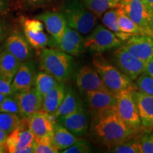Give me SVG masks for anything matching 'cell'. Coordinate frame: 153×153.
<instances>
[{
	"label": "cell",
	"mask_w": 153,
	"mask_h": 153,
	"mask_svg": "<svg viewBox=\"0 0 153 153\" xmlns=\"http://www.w3.org/2000/svg\"><path fill=\"white\" fill-rule=\"evenodd\" d=\"M110 152L142 153L140 140H128L109 148Z\"/></svg>",
	"instance_id": "31"
},
{
	"label": "cell",
	"mask_w": 153,
	"mask_h": 153,
	"mask_svg": "<svg viewBox=\"0 0 153 153\" xmlns=\"http://www.w3.org/2000/svg\"><path fill=\"white\" fill-rule=\"evenodd\" d=\"M143 35L153 36V14L143 0H122L120 5Z\"/></svg>",
	"instance_id": "6"
},
{
	"label": "cell",
	"mask_w": 153,
	"mask_h": 153,
	"mask_svg": "<svg viewBox=\"0 0 153 153\" xmlns=\"http://www.w3.org/2000/svg\"><path fill=\"white\" fill-rule=\"evenodd\" d=\"M10 0H0V14H3L8 11Z\"/></svg>",
	"instance_id": "41"
},
{
	"label": "cell",
	"mask_w": 153,
	"mask_h": 153,
	"mask_svg": "<svg viewBox=\"0 0 153 153\" xmlns=\"http://www.w3.org/2000/svg\"><path fill=\"white\" fill-rule=\"evenodd\" d=\"M74 80L76 87L82 92L90 91H109L95 68L83 66L76 72Z\"/></svg>",
	"instance_id": "11"
},
{
	"label": "cell",
	"mask_w": 153,
	"mask_h": 153,
	"mask_svg": "<svg viewBox=\"0 0 153 153\" xmlns=\"http://www.w3.org/2000/svg\"><path fill=\"white\" fill-rule=\"evenodd\" d=\"M140 145L142 153H153V133L145 132L141 137Z\"/></svg>",
	"instance_id": "36"
},
{
	"label": "cell",
	"mask_w": 153,
	"mask_h": 153,
	"mask_svg": "<svg viewBox=\"0 0 153 153\" xmlns=\"http://www.w3.org/2000/svg\"><path fill=\"white\" fill-rule=\"evenodd\" d=\"M36 75V68L33 62L27 60L22 62L11 82L15 92L26 90L33 87Z\"/></svg>",
	"instance_id": "20"
},
{
	"label": "cell",
	"mask_w": 153,
	"mask_h": 153,
	"mask_svg": "<svg viewBox=\"0 0 153 153\" xmlns=\"http://www.w3.org/2000/svg\"><path fill=\"white\" fill-rule=\"evenodd\" d=\"M93 65L107 89L115 96L123 89L134 86L130 78L116 65L106 60L101 53H96L94 57Z\"/></svg>",
	"instance_id": "3"
},
{
	"label": "cell",
	"mask_w": 153,
	"mask_h": 153,
	"mask_svg": "<svg viewBox=\"0 0 153 153\" xmlns=\"http://www.w3.org/2000/svg\"><path fill=\"white\" fill-rule=\"evenodd\" d=\"M39 67L59 82H65L70 79L73 72V57L59 49L45 48L40 55Z\"/></svg>",
	"instance_id": "2"
},
{
	"label": "cell",
	"mask_w": 153,
	"mask_h": 153,
	"mask_svg": "<svg viewBox=\"0 0 153 153\" xmlns=\"http://www.w3.org/2000/svg\"><path fill=\"white\" fill-rule=\"evenodd\" d=\"M152 133H153V129H152Z\"/></svg>",
	"instance_id": "47"
},
{
	"label": "cell",
	"mask_w": 153,
	"mask_h": 153,
	"mask_svg": "<svg viewBox=\"0 0 153 153\" xmlns=\"http://www.w3.org/2000/svg\"><path fill=\"white\" fill-rule=\"evenodd\" d=\"M14 97L18 103L22 118H27L35 113L41 111L43 97L35 87L17 91L14 94Z\"/></svg>",
	"instance_id": "13"
},
{
	"label": "cell",
	"mask_w": 153,
	"mask_h": 153,
	"mask_svg": "<svg viewBox=\"0 0 153 153\" xmlns=\"http://www.w3.org/2000/svg\"><path fill=\"white\" fill-rule=\"evenodd\" d=\"M136 134L126 124L116 109L93 114L89 125V135L93 141L113 148L128 141Z\"/></svg>",
	"instance_id": "1"
},
{
	"label": "cell",
	"mask_w": 153,
	"mask_h": 153,
	"mask_svg": "<svg viewBox=\"0 0 153 153\" xmlns=\"http://www.w3.org/2000/svg\"><path fill=\"white\" fill-rule=\"evenodd\" d=\"M85 39L82 36V34L68 25L60 41L50 45L57 48L68 54L76 56L85 51Z\"/></svg>",
	"instance_id": "12"
},
{
	"label": "cell",
	"mask_w": 153,
	"mask_h": 153,
	"mask_svg": "<svg viewBox=\"0 0 153 153\" xmlns=\"http://www.w3.org/2000/svg\"><path fill=\"white\" fill-rule=\"evenodd\" d=\"M144 3L146 4L148 8L153 14V0H143Z\"/></svg>",
	"instance_id": "44"
},
{
	"label": "cell",
	"mask_w": 153,
	"mask_h": 153,
	"mask_svg": "<svg viewBox=\"0 0 153 153\" xmlns=\"http://www.w3.org/2000/svg\"><path fill=\"white\" fill-rule=\"evenodd\" d=\"M135 86H133L120 91L116 98V111L125 123L134 131H140L142 124L137 111V107L133 95Z\"/></svg>",
	"instance_id": "5"
},
{
	"label": "cell",
	"mask_w": 153,
	"mask_h": 153,
	"mask_svg": "<svg viewBox=\"0 0 153 153\" xmlns=\"http://www.w3.org/2000/svg\"><path fill=\"white\" fill-rule=\"evenodd\" d=\"M136 87L140 91L153 97V77L143 72L136 79Z\"/></svg>",
	"instance_id": "32"
},
{
	"label": "cell",
	"mask_w": 153,
	"mask_h": 153,
	"mask_svg": "<svg viewBox=\"0 0 153 153\" xmlns=\"http://www.w3.org/2000/svg\"><path fill=\"white\" fill-rule=\"evenodd\" d=\"M23 28L24 30H32V31H40V30H43L44 26L41 21L37 19H25L23 22Z\"/></svg>",
	"instance_id": "37"
},
{
	"label": "cell",
	"mask_w": 153,
	"mask_h": 153,
	"mask_svg": "<svg viewBox=\"0 0 153 153\" xmlns=\"http://www.w3.org/2000/svg\"><path fill=\"white\" fill-rule=\"evenodd\" d=\"M102 22L106 27L111 30L123 42L126 41L131 35L124 33L120 30L119 24H118V14L116 8L108 10L103 14Z\"/></svg>",
	"instance_id": "27"
},
{
	"label": "cell",
	"mask_w": 153,
	"mask_h": 153,
	"mask_svg": "<svg viewBox=\"0 0 153 153\" xmlns=\"http://www.w3.org/2000/svg\"><path fill=\"white\" fill-rule=\"evenodd\" d=\"M30 44L25 37L18 31L11 33L5 41L4 48L14 55L21 62L29 60L32 55Z\"/></svg>",
	"instance_id": "19"
},
{
	"label": "cell",
	"mask_w": 153,
	"mask_h": 153,
	"mask_svg": "<svg viewBox=\"0 0 153 153\" xmlns=\"http://www.w3.org/2000/svg\"><path fill=\"white\" fill-rule=\"evenodd\" d=\"M22 118L17 114L0 112V130L11 133L21 123Z\"/></svg>",
	"instance_id": "30"
},
{
	"label": "cell",
	"mask_w": 153,
	"mask_h": 153,
	"mask_svg": "<svg viewBox=\"0 0 153 153\" xmlns=\"http://www.w3.org/2000/svg\"><path fill=\"white\" fill-rule=\"evenodd\" d=\"M144 72L153 77V57L146 63Z\"/></svg>",
	"instance_id": "42"
},
{
	"label": "cell",
	"mask_w": 153,
	"mask_h": 153,
	"mask_svg": "<svg viewBox=\"0 0 153 153\" xmlns=\"http://www.w3.org/2000/svg\"><path fill=\"white\" fill-rule=\"evenodd\" d=\"M116 11H117L118 14V24H119L120 30L123 33L131 36L137 35V34L143 35L137 24L128 16L120 6L116 8Z\"/></svg>",
	"instance_id": "28"
},
{
	"label": "cell",
	"mask_w": 153,
	"mask_h": 153,
	"mask_svg": "<svg viewBox=\"0 0 153 153\" xmlns=\"http://www.w3.org/2000/svg\"><path fill=\"white\" fill-rule=\"evenodd\" d=\"M112 61L124 74L132 81L135 80L145 72L146 63L131 54L122 46L114 51Z\"/></svg>",
	"instance_id": "8"
},
{
	"label": "cell",
	"mask_w": 153,
	"mask_h": 153,
	"mask_svg": "<svg viewBox=\"0 0 153 153\" xmlns=\"http://www.w3.org/2000/svg\"><path fill=\"white\" fill-rule=\"evenodd\" d=\"M7 97V96H6L5 94H4L0 93V105H1V103L3 102V101L4 100L5 98Z\"/></svg>",
	"instance_id": "45"
},
{
	"label": "cell",
	"mask_w": 153,
	"mask_h": 153,
	"mask_svg": "<svg viewBox=\"0 0 153 153\" xmlns=\"http://www.w3.org/2000/svg\"><path fill=\"white\" fill-rule=\"evenodd\" d=\"M35 153H57L59 150L53 144L52 138H45L35 140Z\"/></svg>",
	"instance_id": "33"
},
{
	"label": "cell",
	"mask_w": 153,
	"mask_h": 153,
	"mask_svg": "<svg viewBox=\"0 0 153 153\" xmlns=\"http://www.w3.org/2000/svg\"><path fill=\"white\" fill-rule=\"evenodd\" d=\"M24 33L28 43L34 49H43L49 45L50 38L43 30L32 31L24 30Z\"/></svg>",
	"instance_id": "29"
},
{
	"label": "cell",
	"mask_w": 153,
	"mask_h": 153,
	"mask_svg": "<svg viewBox=\"0 0 153 153\" xmlns=\"http://www.w3.org/2000/svg\"><path fill=\"white\" fill-rule=\"evenodd\" d=\"M57 120L59 123L79 137L85 136L89 128V115L84 106L72 114L61 116Z\"/></svg>",
	"instance_id": "15"
},
{
	"label": "cell",
	"mask_w": 153,
	"mask_h": 153,
	"mask_svg": "<svg viewBox=\"0 0 153 153\" xmlns=\"http://www.w3.org/2000/svg\"><path fill=\"white\" fill-rule=\"evenodd\" d=\"M6 36H7V28L4 23L0 20V44L5 39Z\"/></svg>",
	"instance_id": "43"
},
{
	"label": "cell",
	"mask_w": 153,
	"mask_h": 153,
	"mask_svg": "<svg viewBox=\"0 0 153 153\" xmlns=\"http://www.w3.org/2000/svg\"><path fill=\"white\" fill-rule=\"evenodd\" d=\"M133 95L137 111L145 132H151L153 129V97L140 90H133Z\"/></svg>",
	"instance_id": "18"
},
{
	"label": "cell",
	"mask_w": 153,
	"mask_h": 153,
	"mask_svg": "<svg viewBox=\"0 0 153 153\" xmlns=\"http://www.w3.org/2000/svg\"><path fill=\"white\" fill-rule=\"evenodd\" d=\"M62 14L68 26L83 35L91 33L97 25V17L77 0L68 1L63 7Z\"/></svg>",
	"instance_id": "4"
},
{
	"label": "cell",
	"mask_w": 153,
	"mask_h": 153,
	"mask_svg": "<svg viewBox=\"0 0 153 153\" xmlns=\"http://www.w3.org/2000/svg\"><path fill=\"white\" fill-rule=\"evenodd\" d=\"M87 9L97 18H100L106 11L119 7L120 0H81Z\"/></svg>",
	"instance_id": "25"
},
{
	"label": "cell",
	"mask_w": 153,
	"mask_h": 153,
	"mask_svg": "<svg viewBox=\"0 0 153 153\" xmlns=\"http://www.w3.org/2000/svg\"><path fill=\"white\" fill-rule=\"evenodd\" d=\"M121 41L114 32L99 25L85 38V47L94 53H101L121 46Z\"/></svg>",
	"instance_id": "7"
},
{
	"label": "cell",
	"mask_w": 153,
	"mask_h": 153,
	"mask_svg": "<svg viewBox=\"0 0 153 153\" xmlns=\"http://www.w3.org/2000/svg\"><path fill=\"white\" fill-rule=\"evenodd\" d=\"M45 24L48 32L51 35L49 45L59 41L64 34L68 26L64 14L57 11H45L36 17Z\"/></svg>",
	"instance_id": "14"
},
{
	"label": "cell",
	"mask_w": 153,
	"mask_h": 153,
	"mask_svg": "<svg viewBox=\"0 0 153 153\" xmlns=\"http://www.w3.org/2000/svg\"><path fill=\"white\" fill-rule=\"evenodd\" d=\"M28 123L35 140L53 138L55 126L51 115L43 111L36 112L28 118Z\"/></svg>",
	"instance_id": "16"
},
{
	"label": "cell",
	"mask_w": 153,
	"mask_h": 153,
	"mask_svg": "<svg viewBox=\"0 0 153 153\" xmlns=\"http://www.w3.org/2000/svg\"><path fill=\"white\" fill-rule=\"evenodd\" d=\"M58 83L59 82L54 76L42 71L36 74L34 87L43 99V97Z\"/></svg>",
	"instance_id": "26"
},
{
	"label": "cell",
	"mask_w": 153,
	"mask_h": 153,
	"mask_svg": "<svg viewBox=\"0 0 153 153\" xmlns=\"http://www.w3.org/2000/svg\"><path fill=\"white\" fill-rule=\"evenodd\" d=\"M52 140L55 146L59 150L62 151L79 140L80 137L74 135L65 126L58 123L55 126Z\"/></svg>",
	"instance_id": "24"
},
{
	"label": "cell",
	"mask_w": 153,
	"mask_h": 153,
	"mask_svg": "<svg viewBox=\"0 0 153 153\" xmlns=\"http://www.w3.org/2000/svg\"><path fill=\"white\" fill-rule=\"evenodd\" d=\"M0 93L4 94L6 96H10L14 94L16 92L13 89L11 82L0 77Z\"/></svg>",
	"instance_id": "38"
},
{
	"label": "cell",
	"mask_w": 153,
	"mask_h": 153,
	"mask_svg": "<svg viewBox=\"0 0 153 153\" xmlns=\"http://www.w3.org/2000/svg\"><path fill=\"white\" fill-rule=\"evenodd\" d=\"M85 94L86 102L92 114L116 108V96L110 91H90Z\"/></svg>",
	"instance_id": "17"
},
{
	"label": "cell",
	"mask_w": 153,
	"mask_h": 153,
	"mask_svg": "<svg viewBox=\"0 0 153 153\" xmlns=\"http://www.w3.org/2000/svg\"><path fill=\"white\" fill-rule=\"evenodd\" d=\"M0 77H1V74H0Z\"/></svg>",
	"instance_id": "46"
},
{
	"label": "cell",
	"mask_w": 153,
	"mask_h": 153,
	"mask_svg": "<svg viewBox=\"0 0 153 153\" xmlns=\"http://www.w3.org/2000/svg\"><path fill=\"white\" fill-rule=\"evenodd\" d=\"M35 142V137L28 127V118H22L21 123L9 133L6 140L7 152L18 153L20 149L29 146Z\"/></svg>",
	"instance_id": "10"
},
{
	"label": "cell",
	"mask_w": 153,
	"mask_h": 153,
	"mask_svg": "<svg viewBox=\"0 0 153 153\" xmlns=\"http://www.w3.org/2000/svg\"><path fill=\"white\" fill-rule=\"evenodd\" d=\"M22 62L4 48L0 51V74L1 77L12 82Z\"/></svg>",
	"instance_id": "23"
},
{
	"label": "cell",
	"mask_w": 153,
	"mask_h": 153,
	"mask_svg": "<svg viewBox=\"0 0 153 153\" xmlns=\"http://www.w3.org/2000/svg\"><path fill=\"white\" fill-rule=\"evenodd\" d=\"M91 152L89 143L87 140L80 139L70 148L61 151L62 153H88Z\"/></svg>",
	"instance_id": "35"
},
{
	"label": "cell",
	"mask_w": 153,
	"mask_h": 153,
	"mask_svg": "<svg viewBox=\"0 0 153 153\" xmlns=\"http://www.w3.org/2000/svg\"><path fill=\"white\" fill-rule=\"evenodd\" d=\"M84 106L83 102L79 96L72 87L66 88L65 95L57 111L53 115V117L57 119L61 116H66L76 111Z\"/></svg>",
	"instance_id": "22"
},
{
	"label": "cell",
	"mask_w": 153,
	"mask_h": 153,
	"mask_svg": "<svg viewBox=\"0 0 153 153\" xmlns=\"http://www.w3.org/2000/svg\"><path fill=\"white\" fill-rule=\"evenodd\" d=\"M0 112L10 113L20 116V110L14 94L7 96L0 105Z\"/></svg>",
	"instance_id": "34"
},
{
	"label": "cell",
	"mask_w": 153,
	"mask_h": 153,
	"mask_svg": "<svg viewBox=\"0 0 153 153\" xmlns=\"http://www.w3.org/2000/svg\"><path fill=\"white\" fill-rule=\"evenodd\" d=\"M24 1L25 4L28 7H36L48 3L50 0H24Z\"/></svg>",
	"instance_id": "39"
},
{
	"label": "cell",
	"mask_w": 153,
	"mask_h": 153,
	"mask_svg": "<svg viewBox=\"0 0 153 153\" xmlns=\"http://www.w3.org/2000/svg\"><path fill=\"white\" fill-rule=\"evenodd\" d=\"M66 87L64 82H59L43 99L41 111L53 116L58 108L65 95Z\"/></svg>",
	"instance_id": "21"
},
{
	"label": "cell",
	"mask_w": 153,
	"mask_h": 153,
	"mask_svg": "<svg viewBox=\"0 0 153 153\" xmlns=\"http://www.w3.org/2000/svg\"><path fill=\"white\" fill-rule=\"evenodd\" d=\"M7 136H8V134L0 130V153L7 152L5 144Z\"/></svg>",
	"instance_id": "40"
},
{
	"label": "cell",
	"mask_w": 153,
	"mask_h": 153,
	"mask_svg": "<svg viewBox=\"0 0 153 153\" xmlns=\"http://www.w3.org/2000/svg\"><path fill=\"white\" fill-rule=\"evenodd\" d=\"M122 1V0H120V1Z\"/></svg>",
	"instance_id": "48"
},
{
	"label": "cell",
	"mask_w": 153,
	"mask_h": 153,
	"mask_svg": "<svg viewBox=\"0 0 153 153\" xmlns=\"http://www.w3.org/2000/svg\"><path fill=\"white\" fill-rule=\"evenodd\" d=\"M121 46L145 63L153 57V36L132 35L124 41Z\"/></svg>",
	"instance_id": "9"
}]
</instances>
